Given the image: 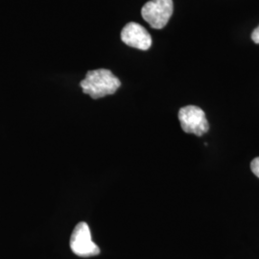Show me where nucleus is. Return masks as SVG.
I'll list each match as a JSON object with an SVG mask.
<instances>
[{"mask_svg": "<svg viewBox=\"0 0 259 259\" xmlns=\"http://www.w3.org/2000/svg\"><path fill=\"white\" fill-rule=\"evenodd\" d=\"M250 169L252 173L259 178V157L252 159V161L250 162Z\"/></svg>", "mask_w": 259, "mask_h": 259, "instance_id": "423d86ee", "label": "nucleus"}, {"mask_svg": "<svg viewBox=\"0 0 259 259\" xmlns=\"http://www.w3.org/2000/svg\"><path fill=\"white\" fill-rule=\"evenodd\" d=\"M121 39L128 47L139 50H148L152 46V37L148 31L137 22H129L121 31Z\"/></svg>", "mask_w": 259, "mask_h": 259, "instance_id": "39448f33", "label": "nucleus"}, {"mask_svg": "<svg viewBox=\"0 0 259 259\" xmlns=\"http://www.w3.org/2000/svg\"><path fill=\"white\" fill-rule=\"evenodd\" d=\"M70 249L81 257L94 256L100 253L99 247L93 243L91 230L87 223L80 222L75 227L70 237Z\"/></svg>", "mask_w": 259, "mask_h": 259, "instance_id": "20e7f679", "label": "nucleus"}, {"mask_svg": "<svg viewBox=\"0 0 259 259\" xmlns=\"http://www.w3.org/2000/svg\"><path fill=\"white\" fill-rule=\"evenodd\" d=\"M80 85L83 93L89 94L93 99H99L116 93L121 82L111 70L100 68L89 71Z\"/></svg>", "mask_w": 259, "mask_h": 259, "instance_id": "f257e3e1", "label": "nucleus"}, {"mask_svg": "<svg viewBox=\"0 0 259 259\" xmlns=\"http://www.w3.org/2000/svg\"><path fill=\"white\" fill-rule=\"evenodd\" d=\"M173 0H151L141 9V16L154 29L165 27L173 15Z\"/></svg>", "mask_w": 259, "mask_h": 259, "instance_id": "f03ea898", "label": "nucleus"}, {"mask_svg": "<svg viewBox=\"0 0 259 259\" xmlns=\"http://www.w3.org/2000/svg\"><path fill=\"white\" fill-rule=\"evenodd\" d=\"M179 120L182 129L186 134H193L197 137H202L209 130L208 121L204 111L196 106H186L179 111Z\"/></svg>", "mask_w": 259, "mask_h": 259, "instance_id": "7ed1b4c3", "label": "nucleus"}, {"mask_svg": "<svg viewBox=\"0 0 259 259\" xmlns=\"http://www.w3.org/2000/svg\"><path fill=\"white\" fill-rule=\"evenodd\" d=\"M251 38H252V40H253V42H254V44H257V45H259V26L257 28H255V29H254V31L252 32V34H251Z\"/></svg>", "mask_w": 259, "mask_h": 259, "instance_id": "0eeeda50", "label": "nucleus"}]
</instances>
